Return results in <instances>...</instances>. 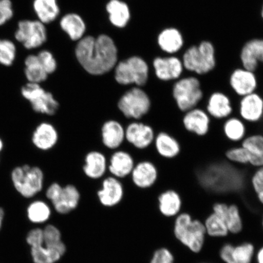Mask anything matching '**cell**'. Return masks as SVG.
<instances>
[{
  "label": "cell",
  "instance_id": "14",
  "mask_svg": "<svg viewBox=\"0 0 263 263\" xmlns=\"http://www.w3.org/2000/svg\"><path fill=\"white\" fill-rule=\"evenodd\" d=\"M230 87L235 95L241 98L257 90L258 80L255 72L244 68L235 69L230 74Z\"/></svg>",
  "mask_w": 263,
  "mask_h": 263
},
{
  "label": "cell",
  "instance_id": "30",
  "mask_svg": "<svg viewBox=\"0 0 263 263\" xmlns=\"http://www.w3.org/2000/svg\"><path fill=\"white\" fill-rule=\"evenodd\" d=\"M135 166L133 157L124 151H118L110 159L108 170L116 178H124L133 172Z\"/></svg>",
  "mask_w": 263,
  "mask_h": 263
},
{
  "label": "cell",
  "instance_id": "22",
  "mask_svg": "<svg viewBox=\"0 0 263 263\" xmlns=\"http://www.w3.org/2000/svg\"><path fill=\"white\" fill-rule=\"evenodd\" d=\"M158 210L166 218H174L181 212L182 199L180 193L174 189H168L161 193L157 199Z\"/></svg>",
  "mask_w": 263,
  "mask_h": 263
},
{
  "label": "cell",
  "instance_id": "11",
  "mask_svg": "<svg viewBox=\"0 0 263 263\" xmlns=\"http://www.w3.org/2000/svg\"><path fill=\"white\" fill-rule=\"evenodd\" d=\"M46 196L52 203L55 211L67 215L77 208L81 194L74 185L62 186L58 183H52L46 192Z\"/></svg>",
  "mask_w": 263,
  "mask_h": 263
},
{
  "label": "cell",
  "instance_id": "45",
  "mask_svg": "<svg viewBox=\"0 0 263 263\" xmlns=\"http://www.w3.org/2000/svg\"><path fill=\"white\" fill-rule=\"evenodd\" d=\"M234 245L230 242H226L219 250V255L221 260L225 263H235L233 258V252L235 249Z\"/></svg>",
  "mask_w": 263,
  "mask_h": 263
},
{
  "label": "cell",
  "instance_id": "46",
  "mask_svg": "<svg viewBox=\"0 0 263 263\" xmlns=\"http://www.w3.org/2000/svg\"><path fill=\"white\" fill-rule=\"evenodd\" d=\"M255 258L257 263H263V246L255 252Z\"/></svg>",
  "mask_w": 263,
  "mask_h": 263
},
{
  "label": "cell",
  "instance_id": "16",
  "mask_svg": "<svg viewBox=\"0 0 263 263\" xmlns=\"http://www.w3.org/2000/svg\"><path fill=\"white\" fill-rule=\"evenodd\" d=\"M205 110L213 119L225 120L232 116L234 108L229 95L225 92L217 90L209 95Z\"/></svg>",
  "mask_w": 263,
  "mask_h": 263
},
{
  "label": "cell",
  "instance_id": "28",
  "mask_svg": "<svg viewBox=\"0 0 263 263\" xmlns=\"http://www.w3.org/2000/svg\"><path fill=\"white\" fill-rule=\"evenodd\" d=\"M108 20L115 27L122 29L129 24L130 10L126 2L121 0H110L106 6Z\"/></svg>",
  "mask_w": 263,
  "mask_h": 263
},
{
  "label": "cell",
  "instance_id": "2",
  "mask_svg": "<svg viewBox=\"0 0 263 263\" xmlns=\"http://www.w3.org/2000/svg\"><path fill=\"white\" fill-rule=\"evenodd\" d=\"M174 235L184 246L194 253H199L204 244L206 235L204 223L193 219L189 213H180L176 216Z\"/></svg>",
  "mask_w": 263,
  "mask_h": 263
},
{
  "label": "cell",
  "instance_id": "43",
  "mask_svg": "<svg viewBox=\"0 0 263 263\" xmlns=\"http://www.w3.org/2000/svg\"><path fill=\"white\" fill-rule=\"evenodd\" d=\"M44 244L48 246H53L62 242V234L57 227L49 224L43 229Z\"/></svg>",
  "mask_w": 263,
  "mask_h": 263
},
{
  "label": "cell",
  "instance_id": "38",
  "mask_svg": "<svg viewBox=\"0 0 263 263\" xmlns=\"http://www.w3.org/2000/svg\"><path fill=\"white\" fill-rule=\"evenodd\" d=\"M255 255L254 246L251 242H245L235 246L233 258L235 263H252Z\"/></svg>",
  "mask_w": 263,
  "mask_h": 263
},
{
  "label": "cell",
  "instance_id": "36",
  "mask_svg": "<svg viewBox=\"0 0 263 263\" xmlns=\"http://www.w3.org/2000/svg\"><path fill=\"white\" fill-rule=\"evenodd\" d=\"M206 235L212 238L226 237L229 234L224 221L212 213L207 217L204 222Z\"/></svg>",
  "mask_w": 263,
  "mask_h": 263
},
{
  "label": "cell",
  "instance_id": "37",
  "mask_svg": "<svg viewBox=\"0 0 263 263\" xmlns=\"http://www.w3.org/2000/svg\"><path fill=\"white\" fill-rule=\"evenodd\" d=\"M27 214L31 222L42 223L47 222L50 218L51 212L47 203L42 200H35L29 205Z\"/></svg>",
  "mask_w": 263,
  "mask_h": 263
},
{
  "label": "cell",
  "instance_id": "5",
  "mask_svg": "<svg viewBox=\"0 0 263 263\" xmlns=\"http://www.w3.org/2000/svg\"><path fill=\"white\" fill-rule=\"evenodd\" d=\"M13 37L25 50H35L47 42V28L36 18H22L16 23Z\"/></svg>",
  "mask_w": 263,
  "mask_h": 263
},
{
  "label": "cell",
  "instance_id": "23",
  "mask_svg": "<svg viewBox=\"0 0 263 263\" xmlns=\"http://www.w3.org/2000/svg\"><path fill=\"white\" fill-rule=\"evenodd\" d=\"M59 135L53 125L47 122L39 124L33 132L32 142L41 151H48L57 144Z\"/></svg>",
  "mask_w": 263,
  "mask_h": 263
},
{
  "label": "cell",
  "instance_id": "26",
  "mask_svg": "<svg viewBox=\"0 0 263 263\" xmlns=\"http://www.w3.org/2000/svg\"><path fill=\"white\" fill-rule=\"evenodd\" d=\"M154 143L157 153L164 159H175L182 151V146L179 140L166 132H160L158 134Z\"/></svg>",
  "mask_w": 263,
  "mask_h": 263
},
{
  "label": "cell",
  "instance_id": "49",
  "mask_svg": "<svg viewBox=\"0 0 263 263\" xmlns=\"http://www.w3.org/2000/svg\"><path fill=\"white\" fill-rule=\"evenodd\" d=\"M261 15L262 16V18H263V5L262 6L261 11Z\"/></svg>",
  "mask_w": 263,
  "mask_h": 263
},
{
  "label": "cell",
  "instance_id": "42",
  "mask_svg": "<svg viewBox=\"0 0 263 263\" xmlns=\"http://www.w3.org/2000/svg\"><path fill=\"white\" fill-rule=\"evenodd\" d=\"M36 54L43 68L48 75L53 74L57 71L58 62L50 51L48 49H42Z\"/></svg>",
  "mask_w": 263,
  "mask_h": 263
},
{
  "label": "cell",
  "instance_id": "35",
  "mask_svg": "<svg viewBox=\"0 0 263 263\" xmlns=\"http://www.w3.org/2000/svg\"><path fill=\"white\" fill-rule=\"evenodd\" d=\"M18 49L16 43L9 37H0V65L11 67L17 59Z\"/></svg>",
  "mask_w": 263,
  "mask_h": 263
},
{
  "label": "cell",
  "instance_id": "48",
  "mask_svg": "<svg viewBox=\"0 0 263 263\" xmlns=\"http://www.w3.org/2000/svg\"><path fill=\"white\" fill-rule=\"evenodd\" d=\"M3 147H4V144H3V140L0 139V152L3 150Z\"/></svg>",
  "mask_w": 263,
  "mask_h": 263
},
{
  "label": "cell",
  "instance_id": "50",
  "mask_svg": "<svg viewBox=\"0 0 263 263\" xmlns=\"http://www.w3.org/2000/svg\"><path fill=\"white\" fill-rule=\"evenodd\" d=\"M262 228H263V216H262Z\"/></svg>",
  "mask_w": 263,
  "mask_h": 263
},
{
  "label": "cell",
  "instance_id": "15",
  "mask_svg": "<svg viewBox=\"0 0 263 263\" xmlns=\"http://www.w3.org/2000/svg\"><path fill=\"white\" fill-rule=\"evenodd\" d=\"M239 117L248 123H258L263 118V97L257 91L240 98Z\"/></svg>",
  "mask_w": 263,
  "mask_h": 263
},
{
  "label": "cell",
  "instance_id": "27",
  "mask_svg": "<svg viewBox=\"0 0 263 263\" xmlns=\"http://www.w3.org/2000/svg\"><path fill=\"white\" fill-rule=\"evenodd\" d=\"M59 25L62 30L74 42H78L83 38L87 30L84 19L77 13H68L62 16Z\"/></svg>",
  "mask_w": 263,
  "mask_h": 263
},
{
  "label": "cell",
  "instance_id": "12",
  "mask_svg": "<svg viewBox=\"0 0 263 263\" xmlns=\"http://www.w3.org/2000/svg\"><path fill=\"white\" fill-rule=\"evenodd\" d=\"M182 124L189 133L203 137L209 134L211 129L212 118L205 109L197 107L183 114Z\"/></svg>",
  "mask_w": 263,
  "mask_h": 263
},
{
  "label": "cell",
  "instance_id": "32",
  "mask_svg": "<svg viewBox=\"0 0 263 263\" xmlns=\"http://www.w3.org/2000/svg\"><path fill=\"white\" fill-rule=\"evenodd\" d=\"M107 167L106 158L103 153L91 151L85 157L83 170L85 175L89 178H101L106 172Z\"/></svg>",
  "mask_w": 263,
  "mask_h": 263
},
{
  "label": "cell",
  "instance_id": "33",
  "mask_svg": "<svg viewBox=\"0 0 263 263\" xmlns=\"http://www.w3.org/2000/svg\"><path fill=\"white\" fill-rule=\"evenodd\" d=\"M223 134L230 142L241 143L247 137L246 122L239 117L231 116L224 120L222 125Z\"/></svg>",
  "mask_w": 263,
  "mask_h": 263
},
{
  "label": "cell",
  "instance_id": "24",
  "mask_svg": "<svg viewBox=\"0 0 263 263\" xmlns=\"http://www.w3.org/2000/svg\"><path fill=\"white\" fill-rule=\"evenodd\" d=\"M183 36L178 29L170 27L164 29L157 37V44L166 53L173 55L182 49L184 45Z\"/></svg>",
  "mask_w": 263,
  "mask_h": 263
},
{
  "label": "cell",
  "instance_id": "17",
  "mask_svg": "<svg viewBox=\"0 0 263 263\" xmlns=\"http://www.w3.org/2000/svg\"><path fill=\"white\" fill-rule=\"evenodd\" d=\"M156 135L153 128L142 123H132L125 130V139L137 149H144L154 143Z\"/></svg>",
  "mask_w": 263,
  "mask_h": 263
},
{
  "label": "cell",
  "instance_id": "20",
  "mask_svg": "<svg viewBox=\"0 0 263 263\" xmlns=\"http://www.w3.org/2000/svg\"><path fill=\"white\" fill-rule=\"evenodd\" d=\"M124 189L122 183L115 177H108L98 191V197L102 205L106 207L116 206L122 200Z\"/></svg>",
  "mask_w": 263,
  "mask_h": 263
},
{
  "label": "cell",
  "instance_id": "41",
  "mask_svg": "<svg viewBox=\"0 0 263 263\" xmlns=\"http://www.w3.org/2000/svg\"><path fill=\"white\" fill-rule=\"evenodd\" d=\"M15 11L12 0H0V28L14 21Z\"/></svg>",
  "mask_w": 263,
  "mask_h": 263
},
{
  "label": "cell",
  "instance_id": "9",
  "mask_svg": "<svg viewBox=\"0 0 263 263\" xmlns=\"http://www.w3.org/2000/svg\"><path fill=\"white\" fill-rule=\"evenodd\" d=\"M118 107L126 118L139 120L149 113L151 100L145 91L136 87L125 92L118 102Z\"/></svg>",
  "mask_w": 263,
  "mask_h": 263
},
{
  "label": "cell",
  "instance_id": "4",
  "mask_svg": "<svg viewBox=\"0 0 263 263\" xmlns=\"http://www.w3.org/2000/svg\"><path fill=\"white\" fill-rule=\"evenodd\" d=\"M172 97L177 108L183 114L198 107L204 98L201 82L195 76L180 78L173 85Z\"/></svg>",
  "mask_w": 263,
  "mask_h": 263
},
{
  "label": "cell",
  "instance_id": "34",
  "mask_svg": "<svg viewBox=\"0 0 263 263\" xmlns=\"http://www.w3.org/2000/svg\"><path fill=\"white\" fill-rule=\"evenodd\" d=\"M24 75L30 83L41 84L47 80L48 74L39 62L37 54H29L24 59Z\"/></svg>",
  "mask_w": 263,
  "mask_h": 263
},
{
  "label": "cell",
  "instance_id": "29",
  "mask_svg": "<svg viewBox=\"0 0 263 263\" xmlns=\"http://www.w3.org/2000/svg\"><path fill=\"white\" fill-rule=\"evenodd\" d=\"M101 136L105 146L110 149H117L125 139V129L118 121L108 120L102 126Z\"/></svg>",
  "mask_w": 263,
  "mask_h": 263
},
{
  "label": "cell",
  "instance_id": "21",
  "mask_svg": "<svg viewBox=\"0 0 263 263\" xmlns=\"http://www.w3.org/2000/svg\"><path fill=\"white\" fill-rule=\"evenodd\" d=\"M131 174L135 185L141 189H149L155 185L159 177L157 167L149 161L138 163Z\"/></svg>",
  "mask_w": 263,
  "mask_h": 263
},
{
  "label": "cell",
  "instance_id": "3",
  "mask_svg": "<svg viewBox=\"0 0 263 263\" xmlns=\"http://www.w3.org/2000/svg\"><path fill=\"white\" fill-rule=\"evenodd\" d=\"M182 59L184 68L190 73L203 76L211 73L216 66L215 46L209 41L186 49Z\"/></svg>",
  "mask_w": 263,
  "mask_h": 263
},
{
  "label": "cell",
  "instance_id": "1",
  "mask_svg": "<svg viewBox=\"0 0 263 263\" xmlns=\"http://www.w3.org/2000/svg\"><path fill=\"white\" fill-rule=\"evenodd\" d=\"M79 64L88 74L101 76L115 68L118 63V48L110 36L101 34L95 37L85 35L77 42L74 49Z\"/></svg>",
  "mask_w": 263,
  "mask_h": 263
},
{
  "label": "cell",
  "instance_id": "19",
  "mask_svg": "<svg viewBox=\"0 0 263 263\" xmlns=\"http://www.w3.org/2000/svg\"><path fill=\"white\" fill-rule=\"evenodd\" d=\"M242 68L255 72L263 64V39H253L243 45L240 52Z\"/></svg>",
  "mask_w": 263,
  "mask_h": 263
},
{
  "label": "cell",
  "instance_id": "31",
  "mask_svg": "<svg viewBox=\"0 0 263 263\" xmlns=\"http://www.w3.org/2000/svg\"><path fill=\"white\" fill-rule=\"evenodd\" d=\"M240 144L248 151L249 165L255 168L263 166V134L247 136Z\"/></svg>",
  "mask_w": 263,
  "mask_h": 263
},
{
  "label": "cell",
  "instance_id": "10",
  "mask_svg": "<svg viewBox=\"0 0 263 263\" xmlns=\"http://www.w3.org/2000/svg\"><path fill=\"white\" fill-rule=\"evenodd\" d=\"M21 94L29 102L35 112L49 116L57 113L59 102L51 92L45 90L41 84L28 82L21 88Z\"/></svg>",
  "mask_w": 263,
  "mask_h": 263
},
{
  "label": "cell",
  "instance_id": "47",
  "mask_svg": "<svg viewBox=\"0 0 263 263\" xmlns=\"http://www.w3.org/2000/svg\"><path fill=\"white\" fill-rule=\"evenodd\" d=\"M5 212L3 209L0 208V230L2 229L3 218H4Z\"/></svg>",
  "mask_w": 263,
  "mask_h": 263
},
{
  "label": "cell",
  "instance_id": "6",
  "mask_svg": "<svg viewBox=\"0 0 263 263\" xmlns=\"http://www.w3.org/2000/svg\"><path fill=\"white\" fill-rule=\"evenodd\" d=\"M149 67L142 58L133 55L118 62L114 68V78L122 85H136L143 87L149 80Z\"/></svg>",
  "mask_w": 263,
  "mask_h": 263
},
{
  "label": "cell",
  "instance_id": "25",
  "mask_svg": "<svg viewBox=\"0 0 263 263\" xmlns=\"http://www.w3.org/2000/svg\"><path fill=\"white\" fill-rule=\"evenodd\" d=\"M31 7L36 19L45 25L57 21L61 13L58 0H32Z\"/></svg>",
  "mask_w": 263,
  "mask_h": 263
},
{
  "label": "cell",
  "instance_id": "8",
  "mask_svg": "<svg viewBox=\"0 0 263 263\" xmlns=\"http://www.w3.org/2000/svg\"><path fill=\"white\" fill-rule=\"evenodd\" d=\"M26 241L31 246V253L34 263H55L60 260L67 251L63 241L54 246L44 244L43 229H32L28 233Z\"/></svg>",
  "mask_w": 263,
  "mask_h": 263
},
{
  "label": "cell",
  "instance_id": "18",
  "mask_svg": "<svg viewBox=\"0 0 263 263\" xmlns=\"http://www.w3.org/2000/svg\"><path fill=\"white\" fill-rule=\"evenodd\" d=\"M213 213L224 221L230 234H238L242 230V221L239 207L235 203L217 202L212 206Z\"/></svg>",
  "mask_w": 263,
  "mask_h": 263
},
{
  "label": "cell",
  "instance_id": "44",
  "mask_svg": "<svg viewBox=\"0 0 263 263\" xmlns=\"http://www.w3.org/2000/svg\"><path fill=\"white\" fill-rule=\"evenodd\" d=\"M174 257L170 250L164 247L158 248L153 253L150 263H174Z\"/></svg>",
  "mask_w": 263,
  "mask_h": 263
},
{
  "label": "cell",
  "instance_id": "13",
  "mask_svg": "<svg viewBox=\"0 0 263 263\" xmlns=\"http://www.w3.org/2000/svg\"><path fill=\"white\" fill-rule=\"evenodd\" d=\"M153 66L157 78L163 82L178 80L185 70L182 59L175 55L157 57L154 59Z\"/></svg>",
  "mask_w": 263,
  "mask_h": 263
},
{
  "label": "cell",
  "instance_id": "7",
  "mask_svg": "<svg viewBox=\"0 0 263 263\" xmlns=\"http://www.w3.org/2000/svg\"><path fill=\"white\" fill-rule=\"evenodd\" d=\"M11 180L18 193L25 198H31L42 190L44 174L38 166L24 164L12 171Z\"/></svg>",
  "mask_w": 263,
  "mask_h": 263
},
{
  "label": "cell",
  "instance_id": "39",
  "mask_svg": "<svg viewBox=\"0 0 263 263\" xmlns=\"http://www.w3.org/2000/svg\"><path fill=\"white\" fill-rule=\"evenodd\" d=\"M225 157L229 162L239 164V165L244 166L249 164L248 151L241 144H239V146L230 147L226 150Z\"/></svg>",
  "mask_w": 263,
  "mask_h": 263
},
{
  "label": "cell",
  "instance_id": "40",
  "mask_svg": "<svg viewBox=\"0 0 263 263\" xmlns=\"http://www.w3.org/2000/svg\"><path fill=\"white\" fill-rule=\"evenodd\" d=\"M250 186L258 201L263 205V166L255 168L250 179Z\"/></svg>",
  "mask_w": 263,
  "mask_h": 263
}]
</instances>
